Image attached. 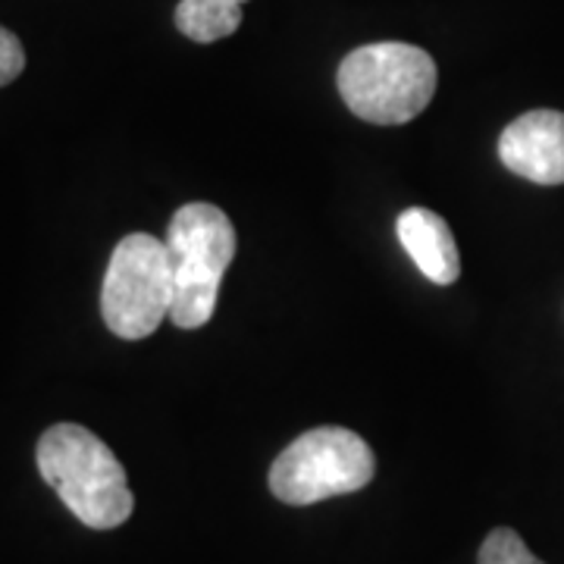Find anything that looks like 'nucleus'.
<instances>
[{
  "label": "nucleus",
  "mask_w": 564,
  "mask_h": 564,
  "mask_svg": "<svg viewBox=\"0 0 564 564\" xmlns=\"http://www.w3.org/2000/svg\"><path fill=\"white\" fill-rule=\"evenodd\" d=\"M339 95L364 122L402 126L436 95V61L404 41H377L351 51L339 66Z\"/></svg>",
  "instance_id": "obj_2"
},
{
  "label": "nucleus",
  "mask_w": 564,
  "mask_h": 564,
  "mask_svg": "<svg viewBox=\"0 0 564 564\" xmlns=\"http://www.w3.org/2000/svg\"><path fill=\"white\" fill-rule=\"evenodd\" d=\"M399 242L408 251V258L417 263L423 276L436 285H452L462 276V254L448 223L426 210V207H408L399 223Z\"/></svg>",
  "instance_id": "obj_7"
},
{
  "label": "nucleus",
  "mask_w": 564,
  "mask_h": 564,
  "mask_svg": "<svg viewBox=\"0 0 564 564\" xmlns=\"http://www.w3.org/2000/svg\"><path fill=\"white\" fill-rule=\"evenodd\" d=\"M480 564H543L527 543L511 530V527H499L492 530L480 545Z\"/></svg>",
  "instance_id": "obj_9"
},
{
  "label": "nucleus",
  "mask_w": 564,
  "mask_h": 564,
  "mask_svg": "<svg viewBox=\"0 0 564 564\" xmlns=\"http://www.w3.org/2000/svg\"><path fill=\"white\" fill-rule=\"evenodd\" d=\"M499 158L521 180L536 185H564L562 110H530L505 126Z\"/></svg>",
  "instance_id": "obj_6"
},
{
  "label": "nucleus",
  "mask_w": 564,
  "mask_h": 564,
  "mask_svg": "<svg viewBox=\"0 0 564 564\" xmlns=\"http://www.w3.org/2000/svg\"><path fill=\"white\" fill-rule=\"evenodd\" d=\"M44 484L91 530H113L129 521L135 499L120 458L79 423H54L35 448Z\"/></svg>",
  "instance_id": "obj_1"
},
{
  "label": "nucleus",
  "mask_w": 564,
  "mask_h": 564,
  "mask_svg": "<svg viewBox=\"0 0 564 564\" xmlns=\"http://www.w3.org/2000/svg\"><path fill=\"white\" fill-rule=\"evenodd\" d=\"M377 458L355 430L317 426L302 433L270 467V492L285 505H314L358 492L373 480Z\"/></svg>",
  "instance_id": "obj_4"
},
{
  "label": "nucleus",
  "mask_w": 564,
  "mask_h": 564,
  "mask_svg": "<svg viewBox=\"0 0 564 564\" xmlns=\"http://www.w3.org/2000/svg\"><path fill=\"white\" fill-rule=\"evenodd\" d=\"M173 311V267L163 239L132 232L117 242L101 285V314L120 339H148Z\"/></svg>",
  "instance_id": "obj_5"
},
{
  "label": "nucleus",
  "mask_w": 564,
  "mask_h": 564,
  "mask_svg": "<svg viewBox=\"0 0 564 564\" xmlns=\"http://www.w3.org/2000/svg\"><path fill=\"white\" fill-rule=\"evenodd\" d=\"M248 0H180L176 29L198 44L229 39L242 25V7Z\"/></svg>",
  "instance_id": "obj_8"
},
{
  "label": "nucleus",
  "mask_w": 564,
  "mask_h": 564,
  "mask_svg": "<svg viewBox=\"0 0 564 564\" xmlns=\"http://www.w3.org/2000/svg\"><path fill=\"white\" fill-rule=\"evenodd\" d=\"M163 242L173 267L170 321L198 329L217 311L223 273L236 258V226L217 204H185L173 214Z\"/></svg>",
  "instance_id": "obj_3"
},
{
  "label": "nucleus",
  "mask_w": 564,
  "mask_h": 564,
  "mask_svg": "<svg viewBox=\"0 0 564 564\" xmlns=\"http://www.w3.org/2000/svg\"><path fill=\"white\" fill-rule=\"evenodd\" d=\"M22 69H25V51H22L20 39L0 25V88L20 79Z\"/></svg>",
  "instance_id": "obj_10"
}]
</instances>
